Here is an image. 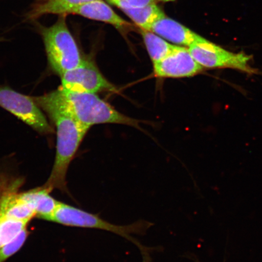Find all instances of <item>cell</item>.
I'll return each instance as SVG.
<instances>
[{
    "label": "cell",
    "mask_w": 262,
    "mask_h": 262,
    "mask_svg": "<svg viewBox=\"0 0 262 262\" xmlns=\"http://www.w3.org/2000/svg\"><path fill=\"white\" fill-rule=\"evenodd\" d=\"M39 107L50 106L70 115L77 122L90 127L98 124H120L138 127L139 121L117 111L96 94L58 90L32 97Z\"/></svg>",
    "instance_id": "cell-1"
},
{
    "label": "cell",
    "mask_w": 262,
    "mask_h": 262,
    "mask_svg": "<svg viewBox=\"0 0 262 262\" xmlns=\"http://www.w3.org/2000/svg\"><path fill=\"white\" fill-rule=\"evenodd\" d=\"M56 128L57 146L53 168L42 187L51 192L59 189L68 193L67 175L69 167L90 128L82 125L73 117L56 107L41 106Z\"/></svg>",
    "instance_id": "cell-2"
},
{
    "label": "cell",
    "mask_w": 262,
    "mask_h": 262,
    "mask_svg": "<svg viewBox=\"0 0 262 262\" xmlns=\"http://www.w3.org/2000/svg\"><path fill=\"white\" fill-rule=\"evenodd\" d=\"M49 221L68 227L96 229L113 232L135 245L142 255L143 262H151L150 254L155 248L145 247L133 236L135 234H146L154 225L151 222L139 220L127 225H114L104 220L98 214L60 202Z\"/></svg>",
    "instance_id": "cell-3"
},
{
    "label": "cell",
    "mask_w": 262,
    "mask_h": 262,
    "mask_svg": "<svg viewBox=\"0 0 262 262\" xmlns=\"http://www.w3.org/2000/svg\"><path fill=\"white\" fill-rule=\"evenodd\" d=\"M49 68L61 77L81 63L79 48L66 23L65 15H60L55 24L41 30Z\"/></svg>",
    "instance_id": "cell-4"
},
{
    "label": "cell",
    "mask_w": 262,
    "mask_h": 262,
    "mask_svg": "<svg viewBox=\"0 0 262 262\" xmlns=\"http://www.w3.org/2000/svg\"><path fill=\"white\" fill-rule=\"evenodd\" d=\"M0 107L17 117L42 135L53 133L45 114L32 97L8 86H0Z\"/></svg>",
    "instance_id": "cell-5"
},
{
    "label": "cell",
    "mask_w": 262,
    "mask_h": 262,
    "mask_svg": "<svg viewBox=\"0 0 262 262\" xmlns=\"http://www.w3.org/2000/svg\"><path fill=\"white\" fill-rule=\"evenodd\" d=\"M188 49L194 60L204 68H231L248 74L254 73L249 63L250 56L228 51L206 39Z\"/></svg>",
    "instance_id": "cell-6"
},
{
    "label": "cell",
    "mask_w": 262,
    "mask_h": 262,
    "mask_svg": "<svg viewBox=\"0 0 262 262\" xmlns=\"http://www.w3.org/2000/svg\"><path fill=\"white\" fill-rule=\"evenodd\" d=\"M61 87L77 93L97 94L116 91V87L108 81L91 60L83 58L77 67L60 77Z\"/></svg>",
    "instance_id": "cell-7"
},
{
    "label": "cell",
    "mask_w": 262,
    "mask_h": 262,
    "mask_svg": "<svg viewBox=\"0 0 262 262\" xmlns=\"http://www.w3.org/2000/svg\"><path fill=\"white\" fill-rule=\"evenodd\" d=\"M154 73L159 78L191 77L204 70L189 51L188 48L177 46L171 54L153 64Z\"/></svg>",
    "instance_id": "cell-8"
},
{
    "label": "cell",
    "mask_w": 262,
    "mask_h": 262,
    "mask_svg": "<svg viewBox=\"0 0 262 262\" xmlns=\"http://www.w3.org/2000/svg\"><path fill=\"white\" fill-rule=\"evenodd\" d=\"M150 31L173 45L186 48L205 39L185 26L166 16L156 21Z\"/></svg>",
    "instance_id": "cell-9"
},
{
    "label": "cell",
    "mask_w": 262,
    "mask_h": 262,
    "mask_svg": "<svg viewBox=\"0 0 262 262\" xmlns=\"http://www.w3.org/2000/svg\"><path fill=\"white\" fill-rule=\"evenodd\" d=\"M70 14H77L94 20L110 24L119 29L130 26L128 22L118 15L103 0H95L75 8Z\"/></svg>",
    "instance_id": "cell-10"
},
{
    "label": "cell",
    "mask_w": 262,
    "mask_h": 262,
    "mask_svg": "<svg viewBox=\"0 0 262 262\" xmlns=\"http://www.w3.org/2000/svg\"><path fill=\"white\" fill-rule=\"evenodd\" d=\"M47 189L41 187L19 194L39 219L50 220L58 204V201L49 195Z\"/></svg>",
    "instance_id": "cell-11"
},
{
    "label": "cell",
    "mask_w": 262,
    "mask_h": 262,
    "mask_svg": "<svg viewBox=\"0 0 262 262\" xmlns=\"http://www.w3.org/2000/svg\"><path fill=\"white\" fill-rule=\"evenodd\" d=\"M35 213L19 194H9L0 201V217H6L28 223Z\"/></svg>",
    "instance_id": "cell-12"
},
{
    "label": "cell",
    "mask_w": 262,
    "mask_h": 262,
    "mask_svg": "<svg viewBox=\"0 0 262 262\" xmlns=\"http://www.w3.org/2000/svg\"><path fill=\"white\" fill-rule=\"evenodd\" d=\"M95 0H41L35 6L30 13V17L37 18L47 14L66 15L73 10Z\"/></svg>",
    "instance_id": "cell-13"
},
{
    "label": "cell",
    "mask_w": 262,
    "mask_h": 262,
    "mask_svg": "<svg viewBox=\"0 0 262 262\" xmlns=\"http://www.w3.org/2000/svg\"><path fill=\"white\" fill-rule=\"evenodd\" d=\"M124 14L134 21L142 30H151L154 24L165 16L162 9L155 3L143 7L124 9Z\"/></svg>",
    "instance_id": "cell-14"
},
{
    "label": "cell",
    "mask_w": 262,
    "mask_h": 262,
    "mask_svg": "<svg viewBox=\"0 0 262 262\" xmlns=\"http://www.w3.org/2000/svg\"><path fill=\"white\" fill-rule=\"evenodd\" d=\"M141 34L153 64L168 56L178 46L170 44L168 41L151 31L141 29Z\"/></svg>",
    "instance_id": "cell-15"
},
{
    "label": "cell",
    "mask_w": 262,
    "mask_h": 262,
    "mask_svg": "<svg viewBox=\"0 0 262 262\" xmlns=\"http://www.w3.org/2000/svg\"><path fill=\"white\" fill-rule=\"evenodd\" d=\"M27 224V222L0 217V249L17 237Z\"/></svg>",
    "instance_id": "cell-16"
},
{
    "label": "cell",
    "mask_w": 262,
    "mask_h": 262,
    "mask_svg": "<svg viewBox=\"0 0 262 262\" xmlns=\"http://www.w3.org/2000/svg\"><path fill=\"white\" fill-rule=\"evenodd\" d=\"M28 236V232L26 229L23 231L14 240L9 242L8 244L3 246L0 249V262H5L10 257L17 252L24 245L26 238Z\"/></svg>",
    "instance_id": "cell-17"
},
{
    "label": "cell",
    "mask_w": 262,
    "mask_h": 262,
    "mask_svg": "<svg viewBox=\"0 0 262 262\" xmlns=\"http://www.w3.org/2000/svg\"><path fill=\"white\" fill-rule=\"evenodd\" d=\"M110 4L122 9H129L143 7L155 3L157 0H106Z\"/></svg>",
    "instance_id": "cell-18"
},
{
    "label": "cell",
    "mask_w": 262,
    "mask_h": 262,
    "mask_svg": "<svg viewBox=\"0 0 262 262\" xmlns=\"http://www.w3.org/2000/svg\"><path fill=\"white\" fill-rule=\"evenodd\" d=\"M157 1L162 2H170L175 1V0H157Z\"/></svg>",
    "instance_id": "cell-19"
},
{
    "label": "cell",
    "mask_w": 262,
    "mask_h": 262,
    "mask_svg": "<svg viewBox=\"0 0 262 262\" xmlns=\"http://www.w3.org/2000/svg\"><path fill=\"white\" fill-rule=\"evenodd\" d=\"M1 186H2V185H0V191H1V188H1Z\"/></svg>",
    "instance_id": "cell-20"
}]
</instances>
